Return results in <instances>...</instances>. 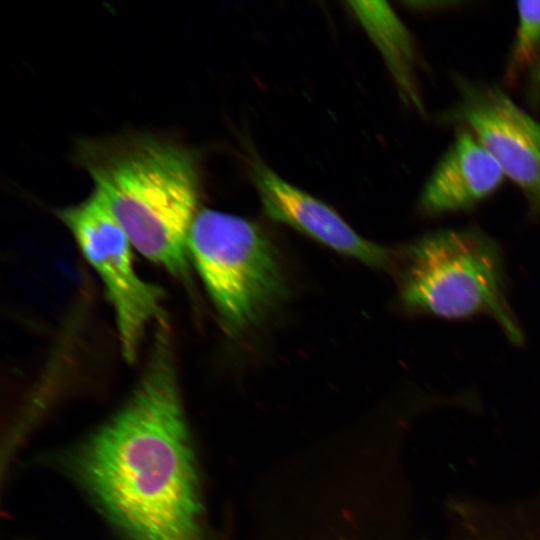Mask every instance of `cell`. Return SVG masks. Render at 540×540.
<instances>
[{
	"label": "cell",
	"instance_id": "cell-7",
	"mask_svg": "<svg viewBox=\"0 0 540 540\" xmlns=\"http://www.w3.org/2000/svg\"><path fill=\"white\" fill-rule=\"evenodd\" d=\"M250 170L263 210L271 219L369 266L390 265L389 250L358 235L331 207L286 182L259 158L252 159Z\"/></svg>",
	"mask_w": 540,
	"mask_h": 540
},
{
	"label": "cell",
	"instance_id": "cell-3",
	"mask_svg": "<svg viewBox=\"0 0 540 540\" xmlns=\"http://www.w3.org/2000/svg\"><path fill=\"white\" fill-rule=\"evenodd\" d=\"M400 298L415 313L447 319L487 315L515 344L523 333L506 294L497 243L477 227L428 233L403 253Z\"/></svg>",
	"mask_w": 540,
	"mask_h": 540
},
{
	"label": "cell",
	"instance_id": "cell-8",
	"mask_svg": "<svg viewBox=\"0 0 540 540\" xmlns=\"http://www.w3.org/2000/svg\"><path fill=\"white\" fill-rule=\"evenodd\" d=\"M504 178L480 141L469 130L458 128L421 191L419 209L428 216L471 209L492 195Z\"/></svg>",
	"mask_w": 540,
	"mask_h": 540
},
{
	"label": "cell",
	"instance_id": "cell-6",
	"mask_svg": "<svg viewBox=\"0 0 540 540\" xmlns=\"http://www.w3.org/2000/svg\"><path fill=\"white\" fill-rule=\"evenodd\" d=\"M458 97L439 121L469 130L540 217V122L499 87L455 76Z\"/></svg>",
	"mask_w": 540,
	"mask_h": 540
},
{
	"label": "cell",
	"instance_id": "cell-1",
	"mask_svg": "<svg viewBox=\"0 0 540 540\" xmlns=\"http://www.w3.org/2000/svg\"><path fill=\"white\" fill-rule=\"evenodd\" d=\"M71 462L126 540H205L197 466L164 327L134 391Z\"/></svg>",
	"mask_w": 540,
	"mask_h": 540
},
{
	"label": "cell",
	"instance_id": "cell-4",
	"mask_svg": "<svg viewBox=\"0 0 540 540\" xmlns=\"http://www.w3.org/2000/svg\"><path fill=\"white\" fill-rule=\"evenodd\" d=\"M187 246L218 315L231 334L255 325L287 296L275 250L263 230L245 218L199 209Z\"/></svg>",
	"mask_w": 540,
	"mask_h": 540
},
{
	"label": "cell",
	"instance_id": "cell-2",
	"mask_svg": "<svg viewBox=\"0 0 540 540\" xmlns=\"http://www.w3.org/2000/svg\"><path fill=\"white\" fill-rule=\"evenodd\" d=\"M78 160L133 248L176 277L188 274V233L200 175L187 149L152 136L87 140Z\"/></svg>",
	"mask_w": 540,
	"mask_h": 540
},
{
	"label": "cell",
	"instance_id": "cell-11",
	"mask_svg": "<svg viewBox=\"0 0 540 540\" xmlns=\"http://www.w3.org/2000/svg\"><path fill=\"white\" fill-rule=\"evenodd\" d=\"M527 96L532 104H540V57L530 70Z\"/></svg>",
	"mask_w": 540,
	"mask_h": 540
},
{
	"label": "cell",
	"instance_id": "cell-9",
	"mask_svg": "<svg viewBox=\"0 0 540 540\" xmlns=\"http://www.w3.org/2000/svg\"><path fill=\"white\" fill-rule=\"evenodd\" d=\"M382 52L402 98L420 113L424 104L416 84L417 53L410 33L382 1L348 2Z\"/></svg>",
	"mask_w": 540,
	"mask_h": 540
},
{
	"label": "cell",
	"instance_id": "cell-10",
	"mask_svg": "<svg viewBox=\"0 0 540 540\" xmlns=\"http://www.w3.org/2000/svg\"><path fill=\"white\" fill-rule=\"evenodd\" d=\"M518 25L507 61L505 78L514 84L536 62L540 49V1L517 3Z\"/></svg>",
	"mask_w": 540,
	"mask_h": 540
},
{
	"label": "cell",
	"instance_id": "cell-5",
	"mask_svg": "<svg viewBox=\"0 0 540 540\" xmlns=\"http://www.w3.org/2000/svg\"><path fill=\"white\" fill-rule=\"evenodd\" d=\"M57 216L101 279L114 311L121 353L132 363L146 328L153 321L163 324L162 289L137 274L129 238L95 192L58 210Z\"/></svg>",
	"mask_w": 540,
	"mask_h": 540
}]
</instances>
